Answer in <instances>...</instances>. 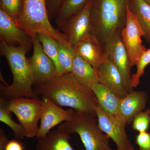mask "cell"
<instances>
[{
  "label": "cell",
  "mask_w": 150,
  "mask_h": 150,
  "mask_svg": "<svg viewBox=\"0 0 150 150\" xmlns=\"http://www.w3.org/2000/svg\"><path fill=\"white\" fill-rule=\"evenodd\" d=\"M34 91L38 96H48L60 107L71 108L96 117L94 108L98 104L96 96L91 90L79 82L71 73L36 86Z\"/></svg>",
  "instance_id": "6da1fadb"
},
{
  "label": "cell",
  "mask_w": 150,
  "mask_h": 150,
  "mask_svg": "<svg viewBox=\"0 0 150 150\" xmlns=\"http://www.w3.org/2000/svg\"><path fill=\"white\" fill-rule=\"evenodd\" d=\"M32 47L11 46L1 42L0 54L6 59L13 77L11 85L1 84L2 97L8 100L19 97L38 98L32 88L34 78L29 60L26 57Z\"/></svg>",
  "instance_id": "7a4b0ae2"
},
{
  "label": "cell",
  "mask_w": 150,
  "mask_h": 150,
  "mask_svg": "<svg viewBox=\"0 0 150 150\" xmlns=\"http://www.w3.org/2000/svg\"><path fill=\"white\" fill-rule=\"evenodd\" d=\"M129 0H92V34L103 47L118 34L126 24Z\"/></svg>",
  "instance_id": "3957f363"
},
{
  "label": "cell",
  "mask_w": 150,
  "mask_h": 150,
  "mask_svg": "<svg viewBox=\"0 0 150 150\" xmlns=\"http://www.w3.org/2000/svg\"><path fill=\"white\" fill-rule=\"evenodd\" d=\"M16 23L31 38L38 33H44L58 42L69 43L67 35L54 28L50 21L46 0H24L23 8Z\"/></svg>",
  "instance_id": "277c9868"
},
{
  "label": "cell",
  "mask_w": 150,
  "mask_h": 150,
  "mask_svg": "<svg viewBox=\"0 0 150 150\" xmlns=\"http://www.w3.org/2000/svg\"><path fill=\"white\" fill-rule=\"evenodd\" d=\"M95 116L74 110L69 121L60 124V131L68 134H77L86 150H114L110 148L109 138L100 128Z\"/></svg>",
  "instance_id": "5b68a950"
},
{
  "label": "cell",
  "mask_w": 150,
  "mask_h": 150,
  "mask_svg": "<svg viewBox=\"0 0 150 150\" xmlns=\"http://www.w3.org/2000/svg\"><path fill=\"white\" fill-rule=\"evenodd\" d=\"M41 104L42 100L38 98L19 97L8 100L9 109L23 127L26 138L37 137Z\"/></svg>",
  "instance_id": "8992f818"
},
{
  "label": "cell",
  "mask_w": 150,
  "mask_h": 150,
  "mask_svg": "<svg viewBox=\"0 0 150 150\" xmlns=\"http://www.w3.org/2000/svg\"><path fill=\"white\" fill-rule=\"evenodd\" d=\"M144 32L137 17L127 5L126 24L121 32V39L128 54L132 67L137 65L143 52L146 49L142 44Z\"/></svg>",
  "instance_id": "52a82bcc"
},
{
  "label": "cell",
  "mask_w": 150,
  "mask_h": 150,
  "mask_svg": "<svg viewBox=\"0 0 150 150\" xmlns=\"http://www.w3.org/2000/svg\"><path fill=\"white\" fill-rule=\"evenodd\" d=\"M92 0H88L83 8L68 19L60 28L73 47L92 34Z\"/></svg>",
  "instance_id": "ba28073f"
},
{
  "label": "cell",
  "mask_w": 150,
  "mask_h": 150,
  "mask_svg": "<svg viewBox=\"0 0 150 150\" xmlns=\"http://www.w3.org/2000/svg\"><path fill=\"white\" fill-rule=\"evenodd\" d=\"M33 53L28 59L35 86L46 83L59 76L54 62L43 51L37 35L32 38Z\"/></svg>",
  "instance_id": "9c48e42d"
},
{
  "label": "cell",
  "mask_w": 150,
  "mask_h": 150,
  "mask_svg": "<svg viewBox=\"0 0 150 150\" xmlns=\"http://www.w3.org/2000/svg\"><path fill=\"white\" fill-rule=\"evenodd\" d=\"M40 124L36 139L46 136L58 124L69 121L72 117L74 110H65L53 102L48 96H42Z\"/></svg>",
  "instance_id": "30bf717a"
},
{
  "label": "cell",
  "mask_w": 150,
  "mask_h": 150,
  "mask_svg": "<svg viewBox=\"0 0 150 150\" xmlns=\"http://www.w3.org/2000/svg\"><path fill=\"white\" fill-rule=\"evenodd\" d=\"M105 52L121 73L129 93L133 91L131 86V69L132 67L127 51L121 39V34H118L107 41L103 46Z\"/></svg>",
  "instance_id": "8fae6325"
},
{
  "label": "cell",
  "mask_w": 150,
  "mask_h": 150,
  "mask_svg": "<svg viewBox=\"0 0 150 150\" xmlns=\"http://www.w3.org/2000/svg\"><path fill=\"white\" fill-rule=\"evenodd\" d=\"M94 110L100 128L115 143L116 150H130L131 144L128 139L126 126L120 123L115 116L105 112L99 105L95 107Z\"/></svg>",
  "instance_id": "7c38bea8"
},
{
  "label": "cell",
  "mask_w": 150,
  "mask_h": 150,
  "mask_svg": "<svg viewBox=\"0 0 150 150\" xmlns=\"http://www.w3.org/2000/svg\"><path fill=\"white\" fill-rule=\"evenodd\" d=\"M0 40L13 46H32V38L16 23L14 19L0 8Z\"/></svg>",
  "instance_id": "4fadbf2b"
},
{
  "label": "cell",
  "mask_w": 150,
  "mask_h": 150,
  "mask_svg": "<svg viewBox=\"0 0 150 150\" xmlns=\"http://www.w3.org/2000/svg\"><path fill=\"white\" fill-rule=\"evenodd\" d=\"M105 53L103 61L97 71L99 83L107 87L118 97L123 98L129 92L121 73Z\"/></svg>",
  "instance_id": "5bb4252c"
},
{
  "label": "cell",
  "mask_w": 150,
  "mask_h": 150,
  "mask_svg": "<svg viewBox=\"0 0 150 150\" xmlns=\"http://www.w3.org/2000/svg\"><path fill=\"white\" fill-rule=\"evenodd\" d=\"M147 96L144 91H132L126 96L120 98L118 112L115 118L126 126L133 121L137 114L142 112L146 107Z\"/></svg>",
  "instance_id": "9a60e30c"
},
{
  "label": "cell",
  "mask_w": 150,
  "mask_h": 150,
  "mask_svg": "<svg viewBox=\"0 0 150 150\" xmlns=\"http://www.w3.org/2000/svg\"><path fill=\"white\" fill-rule=\"evenodd\" d=\"M76 53L93 67L97 72L105 55L102 44L93 34H91L74 47Z\"/></svg>",
  "instance_id": "2e32d148"
},
{
  "label": "cell",
  "mask_w": 150,
  "mask_h": 150,
  "mask_svg": "<svg viewBox=\"0 0 150 150\" xmlns=\"http://www.w3.org/2000/svg\"><path fill=\"white\" fill-rule=\"evenodd\" d=\"M71 73L79 82L90 89L99 83L96 71L76 52Z\"/></svg>",
  "instance_id": "e0dca14e"
},
{
  "label": "cell",
  "mask_w": 150,
  "mask_h": 150,
  "mask_svg": "<svg viewBox=\"0 0 150 150\" xmlns=\"http://www.w3.org/2000/svg\"><path fill=\"white\" fill-rule=\"evenodd\" d=\"M70 134L57 129L51 131L45 137L38 139L35 150H76L69 142Z\"/></svg>",
  "instance_id": "ac0fdd59"
},
{
  "label": "cell",
  "mask_w": 150,
  "mask_h": 150,
  "mask_svg": "<svg viewBox=\"0 0 150 150\" xmlns=\"http://www.w3.org/2000/svg\"><path fill=\"white\" fill-rule=\"evenodd\" d=\"M96 96L99 106L105 112L116 116L118 112L120 98L106 86L98 83L91 88Z\"/></svg>",
  "instance_id": "d6986e66"
},
{
  "label": "cell",
  "mask_w": 150,
  "mask_h": 150,
  "mask_svg": "<svg viewBox=\"0 0 150 150\" xmlns=\"http://www.w3.org/2000/svg\"><path fill=\"white\" fill-rule=\"evenodd\" d=\"M128 5L137 17L144 31V38L150 42V6L144 0H129Z\"/></svg>",
  "instance_id": "ffe728a7"
},
{
  "label": "cell",
  "mask_w": 150,
  "mask_h": 150,
  "mask_svg": "<svg viewBox=\"0 0 150 150\" xmlns=\"http://www.w3.org/2000/svg\"><path fill=\"white\" fill-rule=\"evenodd\" d=\"M88 0H63L58 14L55 19V23L61 28L71 16L82 9Z\"/></svg>",
  "instance_id": "44dd1931"
},
{
  "label": "cell",
  "mask_w": 150,
  "mask_h": 150,
  "mask_svg": "<svg viewBox=\"0 0 150 150\" xmlns=\"http://www.w3.org/2000/svg\"><path fill=\"white\" fill-rule=\"evenodd\" d=\"M8 99L0 97V121L7 125L17 138L23 139L25 137L24 129L21 124L13 120L12 112L8 108Z\"/></svg>",
  "instance_id": "7402d4cb"
},
{
  "label": "cell",
  "mask_w": 150,
  "mask_h": 150,
  "mask_svg": "<svg viewBox=\"0 0 150 150\" xmlns=\"http://www.w3.org/2000/svg\"><path fill=\"white\" fill-rule=\"evenodd\" d=\"M37 35L44 52L53 61L56 66L58 76H62V69L58 59V41L53 38L44 33H38Z\"/></svg>",
  "instance_id": "603a6c76"
},
{
  "label": "cell",
  "mask_w": 150,
  "mask_h": 150,
  "mask_svg": "<svg viewBox=\"0 0 150 150\" xmlns=\"http://www.w3.org/2000/svg\"><path fill=\"white\" fill-rule=\"evenodd\" d=\"M59 62L62 69V75L71 72L76 51L74 47L69 43L58 42Z\"/></svg>",
  "instance_id": "cb8c5ba5"
},
{
  "label": "cell",
  "mask_w": 150,
  "mask_h": 150,
  "mask_svg": "<svg viewBox=\"0 0 150 150\" xmlns=\"http://www.w3.org/2000/svg\"><path fill=\"white\" fill-rule=\"evenodd\" d=\"M150 63V49L146 50L142 53L138 60L136 66L137 71L132 76L131 86L133 88L137 87L140 83V78L144 73L145 68Z\"/></svg>",
  "instance_id": "d4e9b609"
},
{
  "label": "cell",
  "mask_w": 150,
  "mask_h": 150,
  "mask_svg": "<svg viewBox=\"0 0 150 150\" xmlns=\"http://www.w3.org/2000/svg\"><path fill=\"white\" fill-rule=\"evenodd\" d=\"M24 0H0V8L15 19L21 14Z\"/></svg>",
  "instance_id": "484cf974"
},
{
  "label": "cell",
  "mask_w": 150,
  "mask_h": 150,
  "mask_svg": "<svg viewBox=\"0 0 150 150\" xmlns=\"http://www.w3.org/2000/svg\"><path fill=\"white\" fill-rule=\"evenodd\" d=\"M132 123V128L140 132H146L150 125V110L148 109L138 113L134 117Z\"/></svg>",
  "instance_id": "4316f807"
},
{
  "label": "cell",
  "mask_w": 150,
  "mask_h": 150,
  "mask_svg": "<svg viewBox=\"0 0 150 150\" xmlns=\"http://www.w3.org/2000/svg\"><path fill=\"white\" fill-rule=\"evenodd\" d=\"M136 143L140 150H150V132H140L136 137Z\"/></svg>",
  "instance_id": "83f0119b"
},
{
  "label": "cell",
  "mask_w": 150,
  "mask_h": 150,
  "mask_svg": "<svg viewBox=\"0 0 150 150\" xmlns=\"http://www.w3.org/2000/svg\"><path fill=\"white\" fill-rule=\"evenodd\" d=\"M63 0H46L47 10L49 18H56Z\"/></svg>",
  "instance_id": "f1b7e54d"
},
{
  "label": "cell",
  "mask_w": 150,
  "mask_h": 150,
  "mask_svg": "<svg viewBox=\"0 0 150 150\" xmlns=\"http://www.w3.org/2000/svg\"><path fill=\"white\" fill-rule=\"evenodd\" d=\"M4 150H24L22 144L18 141L11 140L9 141Z\"/></svg>",
  "instance_id": "f546056e"
},
{
  "label": "cell",
  "mask_w": 150,
  "mask_h": 150,
  "mask_svg": "<svg viewBox=\"0 0 150 150\" xmlns=\"http://www.w3.org/2000/svg\"><path fill=\"white\" fill-rule=\"evenodd\" d=\"M9 140L6 136L3 129H0V150H4L6 145L9 142Z\"/></svg>",
  "instance_id": "4dcf8cb0"
},
{
  "label": "cell",
  "mask_w": 150,
  "mask_h": 150,
  "mask_svg": "<svg viewBox=\"0 0 150 150\" xmlns=\"http://www.w3.org/2000/svg\"><path fill=\"white\" fill-rule=\"evenodd\" d=\"M135 150V149H134V148L133 147V146H132L131 144V145H130V150Z\"/></svg>",
  "instance_id": "1f68e13d"
},
{
  "label": "cell",
  "mask_w": 150,
  "mask_h": 150,
  "mask_svg": "<svg viewBox=\"0 0 150 150\" xmlns=\"http://www.w3.org/2000/svg\"><path fill=\"white\" fill-rule=\"evenodd\" d=\"M144 1L150 6V0H144Z\"/></svg>",
  "instance_id": "d6a6232c"
}]
</instances>
